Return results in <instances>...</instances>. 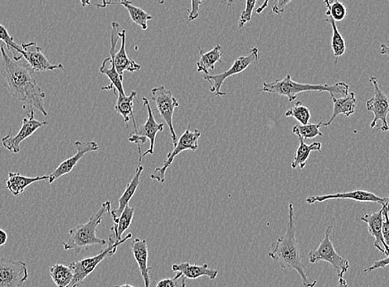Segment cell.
Segmentation results:
<instances>
[{
	"label": "cell",
	"mask_w": 389,
	"mask_h": 287,
	"mask_svg": "<svg viewBox=\"0 0 389 287\" xmlns=\"http://www.w3.org/2000/svg\"><path fill=\"white\" fill-rule=\"evenodd\" d=\"M134 214H135V208L128 206L125 207L122 215L120 216L116 233H118V241L122 240V235L125 231L128 230L131 227L133 221Z\"/></svg>",
	"instance_id": "33"
},
{
	"label": "cell",
	"mask_w": 389,
	"mask_h": 287,
	"mask_svg": "<svg viewBox=\"0 0 389 287\" xmlns=\"http://www.w3.org/2000/svg\"><path fill=\"white\" fill-rule=\"evenodd\" d=\"M74 147L77 149V153L74 156L67 158L58 166L53 173L49 175L47 182L49 184L53 183L58 179L61 178L65 174L71 173L73 169L75 168L77 163H79L86 154L90 152L97 151L99 145L95 141H88V142H84V141L77 140L74 142Z\"/></svg>",
	"instance_id": "17"
},
{
	"label": "cell",
	"mask_w": 389,
	"mask_h": 287,
	"mask_svg": "<svg viewBox=\"0 0 389 287\" xmlns=\"http://www.w3.org/2000/svg\"><path fill=\"white\" fill-rule=\"evenodd\" d=\"M383 209H380L379 212L373 213H367L360 218V220L366 222L368 225L369 233L372 237L374 238V245L379 252H383L386 256H388L389 246L384 241L382 233L383 224Z\"/></svg>",
	"instance_id": "19"
},
{
	"label": "cell",
	"mask_w": 389,
	"mask_h": 287,
	"mask_svg": "<svg viewBox=\"0 0 389 287\" xmlns=\"http://www.w3.org/2000/svg\"><path fill=\"white\" fill-rule=\"evenodd\" d=\"M235 0H228V6H232L233 2H235Z\"/></svg>",
	"instance_id": "48"
},
{
	"label": "cell",
	"mask_w": 389,
	"mask_h": 287,
	"mask_svg": "<svg viewBox=\"0 0 389 287\" xmlns=\"http://www.w3.org/2000/svg\"><path fill=\"white\" fill-rule=\"evenodd\" d=\"M299 140L300 145L296 149L295 156H294V160L292 163V168L294 170L296 169L298 166L301 170H303L311 152H321L322 145L321 142H313L312 144L308 145L304 142V140Z\"/></svg>",
	"instance_id": "27"
},
{
	"label": "cell",
	"mask_w": 389,
	"mask_h": 287,
	"mask_svg": "<svg viewBox=\"0 0 389 287\" xmlns=\"http://www.w3.org/2000/svg\"><path fill=\"white\" fill-rule=\"evenodd\" d=\"M292 0H276V3L273 7H272V12L276 15L283 14L285 11V8L291 3Z\"/></svg>",
	"instance_id": "39"
},
{
	"label": "cell",
	"mask_w": 389,
	"mask_h": 287,
	"mask_svg": "<svg viewBox=\"0 0 389 287\" xmlns=\"http://www.w3.org/2000/svg\"><path fill=\"white\" fill-rule=\"evenodd\" d=\"M171 270L173 272L182 274L186 279H198L201 277H207L210 280H214L219 274L218 270L209 268L207 264L198 265L182 263L173 265Z\"/></svg>",
	"instance_id": "21"
},
{
	"label": "cell",
	"mask_w": 389,
	"mask_h": 287,
	"mask_svg": "<svg viewBox=\"0 0 389 287\" xmlns=\"http://www.w3.org/2000/svg\"><path fill=\"white\" fill-rule=\"evenodd\" d=\"M164 0H159V4H164Z\"/></svg>",
	"instance_id": "49"
},
{
	"label": "cell",
	"mask_w": 389,
	"mask_h": 287,
	"mask_svg": "<svg viewBox=\"0 0 389 287\" xmlns=\"http://www.w3.org/2000/svg\"><path fill=\"white\" fill-rule=\"evenodd\" d=\"M29 277L24 261L0 259V287H20Z\"/></svg>",
	"instance_id": "13"
},
{
	"label": "cell",
	"mask_w": 389,
	"mask_h": 287,
	"mask_svg": "<svg viewBox=\"0 0 389 287\" xmlns=\"http://www.w3.org/2000/svg\"><path fill=\"white\" fill-rule=\"evenodd\" d=\"M330 2L331 3L334 2V0H330Z\"/></svg>",
	"instance_id": "50"
},
{
	"label": "cell",
	"mask_w": 389,
	"mask_h": 287,
	"mask_svg": "<svg viewBox=\"0 0 389 287\" xmlns=\"http://www.w3.org/2000/svg\"><path fill=\"white\" fill-rule=\"evenodd\" d=\"M333 101V114L328 122L322 123V126H328L334 122V120L340 115H343L345 117H349L356 111L357 107V99L354 92H349L344 97H331Z\"/></svg>",
	"instance_id": "22"
},
{
	"label": "cell",
	"mask_w": 389,
	"mask_h": 287,
	"mask_svg": "<svg viewBox=\"0 0 389 287\" xmlns=\"http://www.w3.org/2000/svg\"><path fill=\"white\" fill-rule=\"evenodd\" d=\"M113 0H102V3H96L97 8H105L107 6H112Z\"/></svg>",
	"instance_id": "42"
},
{
	"label": "cell",
	"mask_w": 389,
	"mask_h": 287,
	"mask_svg": "<svg viewBox=\"0 0 389 287\" xmlns=\"http://www.w3.org/2000/svg\"><path fill=\"white\" fill-rule=\"evenodd\" d=\"M388 256H386V259L382 260H379L378 261H375V263L371 265V267L367 268L365 269V272L368 273L374 271V270L380 269V268H386L387 265H388Z\"/></svg>",
	"instance_id": "40"
},
{
	"label": "cell",
	"mask_w": 389,
	"mask_h": 287,
	"mask_svg": "<svg viewBox=\"0 0 389 287\" xmlns=\"http://www.w3.org/2000/svg\"><path fill=\"white\" fill-rule=\"evenodd\" d=\"M380 54L384 55L388 54V47L386 44H382L380 47Z\"/></svg>",
	"instance_id": "44"
},
{
	"label": "cell",
	"mask_w": 389,
	"mask_h": 287,
	"mask_svg": "<svg viewBox=\"0 0 389 287\" xmlns=\"http://www.w3.org/2000/svg\"><path fill=\"white\" fill-rule=\"evenodd\" d=\"M257 60L258 49L254 47V48L251 49L248 54L237 58L228 70L219 74L204 75V79L212 84L210 92L214 93L216 97L226 96V93L221 91L224 81L231 78L232 76L241 74V72L245 71L251 64L257 61Z\"/></svg>",
	"instance_id": "10"
},
{
	"label": "cell",
	"mask_w": 389,
	"mask_h": 287,
	"mask_svg": "<svg viewBox=\"0 0 389 287\" xmlns=\"http://www.w3.org/2000/svg\"><path fill=\"white\" fill-rule=\"evenodd\" d=\"M0 53L3 60L4 88L17 100L24 104V110L28 115L33 111V108H36L45 117H47L43 104L46 94L34 79L32 70L10 58L3 45L0 46Z\"/></svg>",
	"instance_id": "1"
},
{
	"label": "cell",
	"mask_w": 389,
	"mask_h": 287,
	"mask_svg": "<svg viewBox=\"0 0 389 287\" xmlns=\"http://www.w3.org/2000/svg\"><path fill=\"white\" fill-rule=\"evenodd\" d=\"M200 136L201 132L200 131L196 129L191 131L188 128L184 134L180 137L173 151L168 154L163 165L157 167L150 174V179L159 183H164L166 181V171L173 164L175 157L185 151H196L198 149V140H200Z\"/></svg>",
	"instance_id": "9"
},
{
	"label": "cell",
	"mask_w": 389,
	"mask_h": 287,
	"mask_svg": "<svg viewBox=\"0 0 389 287\" xmlns=\"http://www.w3.org/2000/svg\"><path fill=\"white\" fill-rule=\"evenodd\" d=\"M132 251L138 267H139L145 287H150V276L148 267L149 252L148 243L145 239L136 238L132 243Z\"/></svg>",
	"instance_id": "20"
},
{
	"label": "cell",
	"mask_w": 389,
	"mask_h": 287,
	"mask_svg": "<svg viewBox=\"0 0 389 287\" xmlns=\"http://www.w3.org/2000/svg\"><path fill=\"white\" fill-rule=\"evenodd\" d=\"M370 81L374 85V97L366 102L367 110L374 114V120L370 124V128L373 129V128L377 126V122L380 121L382 122V126L379 127V130L386 132L388 131L387 121L389 113L388 97L379 88L377 78L372 76Z\"/></svg>",
	"instance_id": "12"
},
{
	"label": "cell",
	"mask_w": 389,
	"mask_h": 287,
	"mask_svg": "<svg viewBox=\"0 0 389 287\" xmlns=\"http://www.w3.org/2000/svg\"><path fill=\"white\" fill-rule=\"evenodd\" d=\"M22 56L33 72H43L64 70L63 64H51L42 54L41 47L35 42H23L21 45Z\"/></svg>",
	"instance_id": "14"
},
{
	"label": "cell",
	"mask_w": 389,
	"mask_h": 287,
	"mask_svg": "<svg viewBox=\"0 0 389 287\" xmlns=\"http://www.w3.org/2000/svg\"><path fill=\"white\" fill-rule=\"evenodd\" d=\"M157 287H186V278L180 272L173 278H166L159 281Z\"/></svg>",
	"instance_id": "36"
},
{
	"label": "cell",
	"mask_w": 389,
	"mask_h": 287,
	"mask_svg": "<svg viewBox=\"0 0 389 287\" xmlns=\"http://www.w3.org/2000/svg\"><path fill=\"white\" fill-rule=\"evenodd\" d=\"M287 117H293L299 122L301 125H306L309 124L311 119V114L309 108L302 104L301 101L296 102L292 108H289L286 114Z\"/></svg>",
	"instance_id": "32"
},
{
	"label": "cell",
	"mask_w": 389,
	"mask_h": 287,
	"mask_svg": "<svg viewBox=\"0 0 389 287\" xmlns=\"http://www.w3.org/2000/svg\"><path fill=\"white\" fill-rule=\"evenodd\" d=\"M125 44H127V30L122 29L120 31L119 23L112 22L110 55L113 60L116 71L122 78L125 71L135 72L141 69L140 64L129 58L125 50Z\"/></svg>",
	"instance_id": "6"
},
{
	"label": "cell",
	"mask_w": 389,
	"mask_h": 287,
	"mask_svg": "<svg viewBox=\"0 0 389 287\" xmlns=\"http://www.w3.org/2000/svg\"><path fill=\"white\" fill-rule=\"evenodd\" d=\"M137 95V92L133 91L129 96H122L120 94H116L118 97V101H116V104L115 106V110L116 113L122 115L124 122L129 126V122L131 118L134 122V126H135V133L138 131V127L136 125V122L135 119V115H134V99H135Z\"/></svg>",
	"instance_id": "26"
},
{
	"label": "cell",
	"mask_w": 389,
	"mask_h": 287,
	"mask_svg": "<svg viewBox=\"0 0 389 287\" xmlns=\"http://www.w3.org/2000/svg\"><path fill=\"white\" fill-rule=\"evenodd\" d=\"M383 224L382 233L384 241L389 246V220H388V203L383 205Z\"/></svg>",
	"instance_id": "37"
},
{
	"label": "cell",
	"mask_w": 389,
	"mask_h": 287,
	"mask_svg": "<svg viewBox=\"0 0 389 287\" xmlns=\"http://www.w3.org/2000/svg\"><path fill=\"white\" fill-rule=\"evenodd\" d=\"M289 215L286 233L278 239L275 247L268 254L283 270L292 269L299 274L305 287H315L317 281L311 280L305 272L299 244L296 240L295 212L292 204H289Z\"/></svg>",
	"instance_id": "2"
},
{
	"label": "cell",
	"mask_w": 389,
	"mask_h": 287,
	"mask_svg": "<svg viewBox=\"0 0 389 287\" xmlns=\"http://www.w3.org/2000/svg\"><path fill=\"white\" fill-rule=\"evenodd\" d=\"M203 0H191V10H189L188 20L192 22L200 17V8Z\"/></svg>",
	"instance_id": "38"
},
{
	"label": "cell",
	"mask_w": 389,
	"mask_h": 287,
	"mask_svg": "<svg viewBox=\"0 0 389 287\" xmlns=\"http://www.w3.org/2000/svg\"><path fill=\"white\" fill-rule=\"evenodd\" d=\"M336 287H349L347 281L344 279V277L340 278L339 284Z\"/></svg>",
	"instance_id": "45"
},
{
	"label": "cell",
	"mask_w": 389,
	"mask_h": 287,
	"mask_svg": "<svg viewBox=\"0 0 389 287\" xmlns=\"http://www.w3.org/2000/svg\"><path fill=\"white\" fill-rule=\"evenodd\" d=\"M0 41H2L4 44H6V48L8 51H11L13 54V60L15 62H19L23 59L22 56V49L14 40L7 28L3 25L0 24Z\"/></svg>",
	"instance_id": "31"
},
{
	"label": "cell",
	"mask_w": 389,
	"mask_h": 287,
	"mask_svg": "<svg viewBox=\"0 0 389 287\" xmlns=\"http://www.w3.org/2000/svg\"><path fill=\"white\" fill-rule=\"evenodd\" d=\"M332 226H328L325 233V238L321 240L317 249L310 252L309 261L310 263H317L323 261L330 263L333 269L338 275L342 278L349 268V263L347 259L337 254L334 245L331 239Z\"/></svg>",
	"instance_id": "8"
},
{
	"label": "cell",
	"mask_w": 389,
	"mask_h": 287,
	"mask_svg": "<svg viewBox=\"0 0 389 287\" xmlns=\"http://www.w3.org/2000/svg\"><path fill=\"white\" fill-rule=\"evenodd\" d=\"M111 210V203L110 201H106L86 224L77 225L70 229L68 239L63 243L64 250H72L79 254L82 250L88 249L90 246L106 245V240L97 237V230L104 215L110 213Z\"/></svg>",
	"instance_id": "4"
},
{
	"label": "cell",
	"mask_w": 389,
	"mask_h": 287,
	"mask_svg": "<svg viewBox=\"0 0 389 287\" xmlns=\"http://www.w3.org/2000/svg\"><path fill=\"white\" fill-rule=\"evenodd\" d=\"M132 238V233H128L124 238H122L120 241L116 243H108L106 248L102 251L100 254L92 256V258L72 261V263L69 264L73 272V280L70 287H79L81 284H84L86 278L97 269V265L102 261L106 258H109V256L115 255L116 252H118V247Z\"/></svg>",
	"instance_id": "7"
},
{
	"label": "cell",
	"mask_w": 389,
	"mask_h": 287,
	"mask_svg": "<svg viewBox=\"0 0 389 287\" xmlns=\"http://www.w3.org/2000/svg\"><path fill=\"white\" fill-rule=\"evenodd\" d=\"M331 199H351L358 201V202L379 204L382 205L388 203V198L387 197L386 198H382V197L374 195V192L362 190L336 192V194L331 195L310 196L305 199V202L309 204H314L325 202V201Z\"/></svg>",
	"instance_id": "18"
},
{
	"label": "cell",
	"mask_w": 389,
	"mask_h": 287,
	"mask_svg": "<svg viewBox=\"0 0 389 287\" xmlns=\"http://www.w3.org/2000/svg\"><path fill=\"white\" fill-rule=\"evenodd\" d=\"M144 166L139 165L136 170V174L134 175L132 181L127 184L122 196L120 197L118 200L119 207L115 210H111L110 215L113 220L114 224L111 227V233L109 235V241L108 243H116L118 241V233H116V228L119 222L120 216L122 215V212L125 207L128 206L129 201L135 195L138 187L140 186L141 174L143 172Z\"/></svg>",
	"instance_id": "15"
},
{
	"label": "cell",
	"mask_w": 389,
	"mask_h": 287,
	"mask_svg": "<svg viewBox=\"0 0 389 287\" xmlns=\"http://www.w3.org/2000/svg\"><path fill=\"white\" fill-rule=\"evenodd\" d=\"M120 6H124L127 8L129 17H131L132 20L134 23L140 26L142 30L148 29V22L152 20L153 17L146 13L142 8L134 6L132 1L129 0H120Z\"/></svg>",
	"instance_id": "29"
},
{
	"label": "cell",
	"mask_w": 389,
	"mask_h": 287,
	"mask_svg": "<svg viewBox=\"0 0 389 287\" xmlns=\"http://www.w3.org/2000/svg\"><path fill=\"white\" fill-rule=\"evenodd\" d=\"M327 11L326 15H331L335 21H342L347 15V8L343 3L340 1L330 2V0H324Z\"/></svg>",
	"instance_id": "34"
},
{
	"label": "cell",
	"mask_w": 389,
	"mask_h": 287,
	"mask_svg": "<svg viewBox=\"0 0 389 287\" xmlns=\"http://www.w3.org/2000/svg\"><path fill=\"white\" fill-rule=\"evenodd\" d=\"M200 58L197 63V72L204 75L209 74V71L214 70L216 64L222 63V46L217 44L209 52L205 53L200 49Z\"/></svg>",
	"instance_id": "25"
},
{
	"label": "cell",
	"mask_w": 389,
	"mask_h": 287,
	"mask_svg": "<svg viewBox=\"0 0 389 287\" xmlns=\"http://www.w3.org/2000/svg\"><path fill=\"white\" fill-rule=\"evenodd\" d=\"M349 87L347 83L339 81L335 84H308L300 83L294 81L292 76L288 74L283 79L271 81V83H263L261 91L276 95L286 97L289 102H292L296 99L298 94L301 92H314L330 93L331 97L335 95L347 96L349 93Z\"/></svg>",
	"instance_id": "3"
},
{
	"label": "cell",
	"mask_w": 389,
	"mask_h": 287,
	"mask_svg": "<svg viewBox=\"0 0 389 287\" xmlns=\"http://www.w3.org/2000/svg\"><path fill=\"white\" fill-rule=\"evenodd\" d=\"M268 2H269V0H264V2H263L262 6L257 8L256 12L257 13V14H261V13H262L263 10H265V8L268 6Z\"/></svg>",
	"instance_id": "43"
},
{
	"label": "cell",
	"mask_w": 389,
	"mask_h": 287,
	"mask_svg": "<svg viewBox=\"0 0 389 287\" xmlns=\"http://www.w3.org/2000/svg\"><path fill=\"white\" fill-rule=\"evenodd\" d=\"M257 0H246L245 10L241 12L239 20V28H244L245 25L252 20L253 11L256 8Z\"/></svg>",
	"instance_id": "35"
},
{
	"label": "cell",
	"mask_w": 389,
	"mask_h": 287,
	"mask_svg": "<svg viewBox=\"0 0 389 287\" xmlns=\"http://www.w3.org/2000/svg\"><path fill=\"white\" fill-rule=\"evenodd\" d=\"M151 94L159 117L164 120L170 129L173 145L175 147L178 138H177L173 118H174L175 110L180 106L179 101L173 96L170 90H168L164 85L153 88L151 90Z\"/></svg>",
	"instance_id": "11"
},
{
	"label": "cell",
	"mask_w": 389,
	"mask_h": 287,
	"mask_svg": "<svg viewBox=\"0 0 389 287\" xmlns=\"http://www.w3.org/2000/svg\"><path fill=\"white\" fill-rule=\"evenodd\" d=\"M335 1H339V0H335Z\"/></svg>",
	"instance_id": "51"
},
{
	"label": "cell",
	"mask_w": 389,
	"mask_h": 287,
	"mask_svg": "<svg viewBox=\"0 0 389 287\" xmlns=\"http://www.w3.org/2000/svg\"><path fill=\"white\" fill-rule=\"evenodd\" d=\"M8 241V234L6 231L0 229V247L6 245Z\"/></svg>",
	"instance_id": "41"
},
{
	"label": "cell",
	"mask_w": 389,
	"mask_h": 287,
	"mask_svg": "<svg viewBox=\"0 0 389 287\" xmlns=\"http://www.w3.org/2000/svg\"><path fill=\"white\" fill-rule=\"evenodd\" d=\"M49 125L47 122H40L34 118V110L24 117L22 122V126L18 134L11 136L10 134L4 136L2 139V144L8 151L11 153L18 154L20 152V145L26 139L33 136L40 128Z\"/></svg>",
	"instance_id": "16"
},
{
	"label": "cell",
	"mask_w": 389,
	"mask_h": 287,
	"mask_svg": "<svg viewBox=\"0 0 389 287\" xmlns=\"http://www.w3.org/2000/svg\"><path fill=\"white\" fill-rule=\"evenodd\" d=\"M50 277L57 287H70L73 272L70 265L56 263L49 270Z\"/></svg>",
	"instance_id": "28"
},
{
	"label": "cell",
	"mask_w": 389,
	"mask_h": 287,
	"mask_svg": "<svg viewBox=\"0 0 389 287\" xmlns=\"http://www.w3.org/2000/svg\"><path fill=\"white\" fill-rule=\"evenodd\" d=\"M81 7L88 6L90 4V0H80Z\"/></svg>",
	"instance_id": "46"
},
{
	"label": "cell",
	"mask_w": 389,
	"mask_h": 287,
	"mask_svg": "<svg viewBox=\"0 0 389 287\" xmlns=\"http://www.w3.org/2000/svg\"><path fill=\"white\" fill-rule=\"evenodd\" d=\"M112 287H134L132 285H129V284H124V285H120V286H114Z\"/></svg>",
	"instance_id": "47"
},
{
	"label": "cell",
	"mask_w": 389,
	"mask_h": 287,
	"mask_svg": "<svg viewBox=\"0 0 389 287\" xmlns=\"http://www.w3.org/2000/svg\"><path fill=\"white\" fill-rule=\"evenodd\" d=\"M100 72L102 74L106 75L111 81L110 85L103 87L102 89L110 90V91L116 90L120 95L127 96L123 87V78L116 71L113 60L111 57L104 59L100 67Z\"/></svg>",
	"instance_id": "24"
},
{
	"label": "cell",
	"mask_w": 389,
	"mask_h": 287,
	"mask_svg": "<svg viewBox=\"0 0 389 287\" xmlns=\"http://www.w3.org/2000/svg\"><path fill=\"white\" fill-rule=\"evenodd\" d=\"M323 122L317 124H306V125H296L292 128L294 135L302 140H312L317 136H323L319 128L322 126Z\"/></svg>",
	"instance_id": "30"
},
{
	"label": "cell",
	"mask_w": 389,
	"mask_h": 287,
	"mask_svg": "<svg viewBox=\"0 0 389 287\" xmlns=\"http://www.w3.org/2000/svg\"><path fill=\"white\" fill-rule=\"evenodd\" d=\"M49 175H43V177H27L19 173L10 172L8 173V181H6V188L15 197L19 196L24 192L26 188L31 186V184L40 181H47Z\"/></svg>",
	"instance_id": "23"
},
{
	"label": "cell",
	"mask_w": 389,
	"mask_h": 287,
	"mask_svg": "<svg viewBox=\"0 0 389 287\" xmlns=\"http://www.w3.org/2000/svg\"><path fill=\"white\" fill-rule=\"evenodd\" d=\"M142 101L144 102V107H146L148 111V117L141 129L138 130L137 133L129 138V142L137 145L140 155L139 165H141L142 157L154 155L157 136L159 132H162L164 129V124L158 123L155 120L149 100L146 97H142Z\"/></svg>",
	"instance_id": "5"
}]
</instances>
